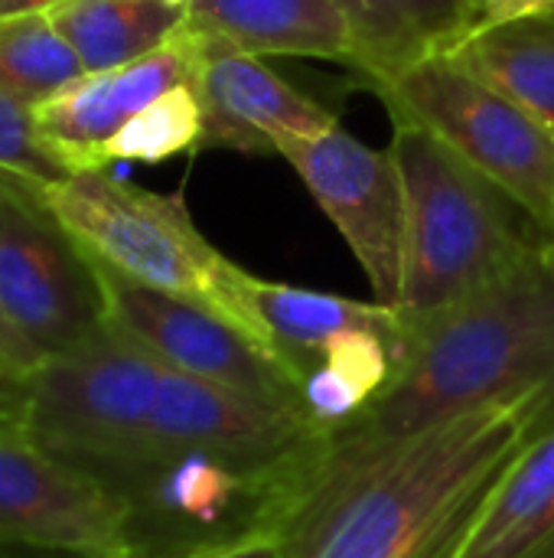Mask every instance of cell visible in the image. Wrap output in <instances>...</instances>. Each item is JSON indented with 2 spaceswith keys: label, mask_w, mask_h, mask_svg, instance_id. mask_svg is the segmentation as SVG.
I'll use <instances>...</instances> for the list:
<instances>
[{
  "label": "cell",
  "mask_w": 554,
  "mask_h": 558,
  "mask_svg": "<svg viewBox=\"0 0 554 558\" xmlns=\"http://www.w3.org/2000/svg\"><path fill=\"white\" fill-rule=\"evenodd\" d=\"M554 396L490 405L405 438L327 435L284 504L281 558H454Z\"/></svg>",
  "instance_id": "cell-1"
},
{
  "label": "cell",
  "mask_w": 554,
  "mask_h": 558,
  "mask_svg": "<svg viewBox=\"0 0 554 558\" xmlns=\"http://www.w3.org/2000/svg\"><path fill=\"white\" fill-rule=\"evenodd\" d=\"M405 320L408 360L333 435L405 438L490 405L554 396V262L545 242L470 298Z\"/></svg>",
  "instance_id": "cell-2"
},
{
  "label": "cell",
  "mask_w": 554,
  "mask_h": 558,
  "mask_svg": "<svg viewBox=\"0 0 554 558\" xmlns=\"http://www.w3.org/2000/svg\"><path fill=\"white\" fill-rule=\"evenodd\" d=\"M395 121L389 154L405 190L398 311L438 314L496 281L542 239L532 219L487 177L411 121Z\"/></svg>",
  "instance_id": "cell-3"
},
{
  "label": "cell",
  "mask_w": 554,
  "mask_h": 558,
  "mask_svg": "<svg viewBox=\"0 0 554 558\" xmlns=\"http://www.w3.org/2000/svg\"><path fill=\"white\" fill-rule=\"evenodd\" d=\"M42 199L85 252L153 291L212 311L284 366L251 301V271L199 232L183 193H153L91 170L42 186Z\"/></svg>",
  "instance_id": "cell-4"
},
{
  "label": "cell",
  "mask_w": 554,
  "mask_h": 558,
  "mask_svg": "<svg viewBox=\"0 0 554 558\" xmlns=\"http://www.w3.org/2000/svg\"><path fill=\"white\" fill-rule=\"evenodd\" d=\"M307 468L258 477L202 451L153 448L91 481L118 504L121 558H202L271 533Z\"/></svg>",
  "instance_id": "cell-5"
},
{
  "label": "cell",
  "mask_w": 554,
  "mask_h": 558,
  "mask_svg": "<svg viewBox=\"0 0 554 558\" xmlns=\"http://www.w3.org/2000/svg\"><path fill=\"white\" fill-rule=\"evenodd\" d=\"M163 366L104 320L33 373L26 432L65 468L98 477L150 451Z\"/></svg>",
  "instance_id": "cell-6"
},
{
  "label": "cell",
  "mask_w": 554,
  "mask_h": 558,
  "mask_svg": "<svg viewBox=\"0 0 554 558\" xmlns=\"http://www.w3.org/2000/svg\"><path fill=\"white\" fill-rule=\"evenodd\" d=\"M392 118L411 121L500 186L542 232L554 206V134L451 56L372 88Z\"/></svg>",
  "instance_id": "cell-7"
},
{
  "label": "cell",
  "mask_w": 554,
  "mask_h": 558,
  "mask_svg": "<svg viewBox=\"0 0 554 558\" xmlns=\"http://www.w3.org/2000/svg\"><path fill=\"white\" fill-rule=\"evenodd\" d=\"M0 304L42 360L104 327L88 252L46 206L42 186L16 180H0Z\"/></svg>",
  "instance_id": "cell-8"
},
{
  "label": "cell",
  "mask_w": 554,
  "mask_h": 558,
  "mask_svg": "<svg viewBox=\"0 0 554 558\" xmlns=\"http://www.w3.org/2000/svg\"><path fill=\"white\" fill-rule=\"evenodd\" d=\"M88 258L101 284L104 320L147 350L160 366L304 412L294 373L255 347L242 330L193 301L153 291L114 271L91 252Z\"/></svg>",
  "instance_id": "cell-9"
},
{
  "label": "cell",
  "mask_w": 554,
  "mask_h": 558,
  "mask_svg": "<svg viewBox=\"0 0 554 558\" xmlns=\"http://www.w3.org/2000/svg\"><path fill=\"white\" fill-rule=\"evenodd\" d=\"M327 219L353 248L379 304L395 307L402 291L405 190L395 157L356 141L340 124L278 147Z\"/></svg>",
  "instance_id": "cell-10"
},
{
  "label": "cell",
  "mask_w": 554,
  "mask_h": 558,
  "mask_svg": "<svg viewBox=\"0 0 554 558\" xmlns=\"http://www.w3.org/2000/svg\"><path fill=\"white\" fill-rule=\"evenodd\" d=\"M307 412L212 386L163 366L150 422L153 448H189L258 477H284L307 468L327 445Z\"/></svg>",
  "instance_id": "cell-11"
},
{
  "label": "cell",
  "mask_w": 554,
  "mask_h": 558,
  "mask_svg": "<svg viewBox=\"0 0 554 558\" xmlns=\"http://www.w3.org/2000/svg\"><path fill=\"white\" fill-rule=\"evenodd\" d=\"M10 543L121 558V513L104 487L49 458L23 422L0 418V546Z\"/></svg>",
  "instance_id": "cell-12"
},
{
  "label": "cell",
  "mask_w": 554,
  "mask_h": 558,
  "mask_svg": "<svg viewBox=\"0 0 554 558\" xmlns=\"http://www.w3.org/2000/svg\"><path fill=\"white\" fill-rule=\"evenodd\" d=\"M193 36V33H189ZM196 43V95L202 137L196 150L278 154L281 144L336 128V114L281 78L261 56L216 39Z\"/></svg>",
  "instance_id": "cell-13"
},
{
  "label": "cell",
  "mask_w": 554,
  "mask_h": 558,
  "mask_svg": "<svg viewBox=\"0 0 554 558\" xmlns=\"http://www.w3.org/2000/svg\"><path fill=\"white\" fill-rule=\"evenodd\" d=\"M183 82H196V43L186 29L150 56L111 72L82 75L65 92L33 108L36 134L69 173L104 170V144L137 111Z\"/></svg>",
  "instance_id": "cell-14"
},
{
  "label": "cell",
  "mask_w": 554,
  "mask_h": 558,
  "mask_svg": "<svg viewBox=\"0 0 554 558\" xmlns=\"http://www.w3.org/2000/svg\"><path fill=\"white\" fill-rule=\"evenodd\" d=\"M186 33L251 56H307L353 65V36L333 0H193Z\"/></svg>",
  "instance_id": "cell-15"
},
{
  "label": "cell",
  "mask_w": 554,
  "mask_h": 558,
  "mask_svg": "<svg viewBox=\"0 0 554 558\" xmlns=\"http://www.w3.org/2000/svg\"><path fill=\"white\" fill-rule=\"evenodd\" d=\"M251 301L271 330L278 356L304 383V376L323 360L330 340L349 330H376L389 340L395 353V369L408 360L411 333L398 307L379 301H353L327 291H310L297 284H278L251 275Z\"/></svg>",
  "instance_id": "cell-16"
},
{
  "label": "cell",
  "mask_w": 554,
  "mask_h": 558,
  "mask_svg": "<svg viewBox=\"0 0 554 558\" xmlns=\"http://www.w3.org/2000/svg\"><path fill=\"white\" fill-rule=\"evenodd\" d=\"M353 36V72L366 88L451 56L464 36V0H333Z\"/></svg>",
  "instance_id": "cell-17"
},
{
  "label": "cell",
  "mask_w": 554,
  "mask_h": 558,
  "mask_svg": "<svg viewBox=\"0 0 554 558\" xmlns=\"http://www.w3.org/2000/svg\"><path fill=\"white\" fill-rule=\"evenodd\" d=\"M454 558H554V418L503 474Z\"/></svg>",
  "instance_id": "cell-18"
},
{
  "label": "cell",
  "mask_w": 554,
  "mask_h": 558,
  "mask_svg": "<svg viewBox=\"0 0 554 558\" xmlns=\"http://www.w3.org/2000/svg\"><path fill=\"white\" fill-rule=\"evenodd\" d=\"M46 16L75 49L85 75H98L170 43L186 23V7L170 0H62Z\"/></svg>",
  "instance_id": "cell-19"
},
{
  "label": "cell",
  "mask_w": 554,
  "mask_h": 558,
  "mask_svg": "<svg viewBox=\"0 0 554 558\" xmlns=\"http://www.w3.org/2000/svg\"><path fill=\"white\" fill-rule=\"evenodd\" d=\"M451 59L554 134V10L487 29L454 49Z\"/></svg>",
  "instance_id": "cell-20"
},
{
  "label": "cell",
  "mask_w": 554,
  "mask_h": 558,
  "mask_svg": "<svg viewBox=\"0 0 554 558\" xmlns=\"http://www.w3.org/2000/svg\"><path fill=\"white\" fill-rule=\"evenodd\" d=\"M82 75L85 69L75 49L46 13L0 20V92L26 108H39Z\"/></svg>",
  "instance_id": "cell-21"
},
{
  "label": "cell",
  "mask_w": 554,
  "mask_h": 558,
  "mask_svg": "<svg viewBox=\"0 0 554 558\" xmlns=\"http://www.w3.org/2000/svg\"><path fill=\"white\" fill-rule=\"evenodd\" d=\"M202 137V108L196 95V82H183L137 111L101 150V167L137 160L160 163L176 154L196 150Z\"/></svg>",
  "instance_id": "cell-22"
},
{
  "label": "cell",
  "mask_w": 554,
  "mask_h": 558,
  "mask_svg": "<svg viewBox=\"0 0 554 558\" xmlns=\"http://www.w3.org/2000/svg\"><path fill=\"white\" fill-rule=\"evenodd\" d=\"M72 177L39 141L33 108L0 92V180L49 186Z\"/></svg>",
  "instance_id": "cell-23"
},
{
  "label": "cell",
  "mask_w": 554,
  "mask_h": 558,
  "mask_svg": "<svg viewBox=\"0 0 554 558\" xmlns=\"http://www.w3.org/2000/svg\"><path fill=\"white\" fill-rule=\"evenodd\" d=\"M554 10V0H464V36L460 46L487 29L535 16V13H549ZM457 46V49H460Z\"/></svg>",
  "instance_id": "cell-24"
},
{
  "label": "cell",
  "mask_w": 554,
  "mask_h": 558,
  "mask_svg": "<svg viewBox=\"0 0 554 558\" xmlns=\"http://www.w3.org/2000/svg\"><path fill=\"white\" fill-rule=\"evenodd\" d=\"M33 399V373H23L0 360V418H16L26 422Z\"/></svg>",
  "instance_id": "cell-25"
},
{
  "label": "cell",
  "mask_w": 554,
  "mask_h": 558,
  "mask_svg": "<svg viewBox=\"0 0 554 558\" xmlns=\"http://www.w3.org/2000/svg\"><path fill=\"white\" fill-rule=\"evenodd\" d=\"M0 360H7L10 366L23 369V373H36L46 360L33 350V343L13 327V320L7 317L3 304H0Z\"/></svg>",
  "instance_id": "cell-26"
},
{
  "label": "cell",
  "mask_w": 554,
  "mask_h": 558,
  "mask_svg": "<svg viewBox=\"0 0 554 558\" xmlns=\"http://www.w3.org/2000/svg\"><path fill=\"white\" fill-rule=\"evenodd\" d=\"M202 558H281V549H278L274 533H258L251 539H242L229 549H219V553H209Z\"/></svg>",
  "instance_id": "cell-27"
},
{
  "label": "cell",
  "mask_w": 554,
  "mask_h": 558,
  "mask_svg": "<svg viewBox=\"0 0 554 558\" xmlns=\"http://www.w3.org/2000/svg\"><path fill=\"white\" fill-rule=\"evenodd\" d=\"M0 558H111L85 549H59V546H29V543H10L0 546Z\"/></svg>",
  "instance_id": "cell-28"
},
{
  "label": "cell",
  "mask_w": 554,
  "mask_h": 558,
  "mask_svg": "<svg viewBox=\"0 0 554 558\" xmlns=\"http://www.w3.org/2000/svg\"><path fill=\"white\" fill-rule=\"evenodd\" d=\"M62 0H0V20H20V16H39L59 7Z\"/></svg>",
  "instance_id": "cell-29"
},
{
  "label": "cell",
  "mask_w": 554,
  "mask_h": 558,
  "mask_svg": "<svg viewBox=\"0 0 554 558\" xmlns=\"http://www.w3.org/2000/svg\"><path fill=\"white\" fill-rule=\"evenodd\" d=\"M545 245L554 248V206H552V219H549V229H545Z\"/></svg>",
  "instance_id": "cell-30"
},
{
  "label": "cell",
  "mask_w": 554,
  "mask_h": 558,
  "mask_svg": "<svg viewBox=\"0 0 554 558\" xmlns=\"http://www.w3.org/2000/svg\"><path fill=\"white\" fill-rule=\"evenodd\" d=\"M170 3H180V7H189L193 0H170Z\"/></svg>",
  "instance_id": "cell-31"
},
{
  "label": "cell",
  "mask_w": 554,
  "mask_h": 558,
  "mask_svg": "<svg viewBox=\"0 0 554 558\" xmlns=\"http://www.w3.org/2000/svg\"><path fill=\"white\" fill-rule=\"evenodd\" d=\"M549 252H552V262H554V248H552V245H549Z\"/></svg>",
  "instance_id": "cell-32"
}]
</instances>
